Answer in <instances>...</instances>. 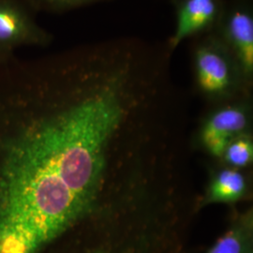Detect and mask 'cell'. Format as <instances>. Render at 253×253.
<instances>
[{
    "label": "cell",
    "mask_w": 253,
    "mask_h": 253,
    "mask_svg": "<svg viewBox=\"0 0 253 253\" xmlns=\"http://www.w3.org/2000/svg\"><path fill=\"white\" fill-rule=\"evenodd\" d=\"M213 33L234 56L249 84L253 75V0H225Z\"/></svg>",
    "instance_id": "cell-4"
},
{
    "label": "cell",
    "mask_w": 253,
    "mask_h": 253,
    "mask_svg": "<svg viewBox=\"0 0 253 253\" xmlns=\"http://www.w3.org/2000/svg\"><path fill=\"white\" fill-rule=\"evenodd\" d=\"M27 0H0V65L22 47H47L54 36L37 21Z\"/></svg>",
    "instance_id": "cell-3"
},
{
    "label": "cell",
    "mask_w": 253,
    "mask_h": 253,
    "mask_svg": "<svg viewBox=\"0 0 253 253\" xmlns=\"http://www.w3.org/2000/svg\"><path fill=\"white\" fill-rule=\"evenodd\" d=\"M223 155L231 165L244 167L253 160V145L249 139H235L227 146Z\"/></svg>",
    "instance_id": "cell-9"
},
{
    "label": "cell",
    "mask_w": 253,
    "mask_h": 253,
    "mask_svg": "<svg viewBox=\"0 0 253 253\" xmlns=\"http://www.w3.org/2000/svg\"><path fill=\"white\" fill-rule=\"evenodd\" d=\"M250 108L245 101H226L213 110L205 121L203 142L210 153L223 156L235 135L242 132L249 123Z\"/></svg>",
    "instance_id": "cell-6"
},
{
    "label": "cell",
    "mask_w": 253,
    "mask_h": 253,
    "mask_svg": "<svg viewBox=\"0 0 253 253\" xmlns=\"http://www.w3.org/2000/svg\"><path fill=\"white\" fill-rule=\"evenodd\" d=\"M172 3L175 27L166 42L174 52L184 41L214 31L225 0H172Z\"/></svg>",
    "instance_id": "cell-5"
},
{
    "label": "cell",
    "mask_w": 253,
    "mask_h": 253,
    "mask_svg": "<svg viewBox=\"0 0 253 253\" xmlns=\"http://www.w3.org/2000/svg\"><path fill=\"white\" fill-rule=\"evenodd\" d=\"M35 11L61 13L111 0H27Z\"/></svg>",
    "instance_id": "cell-8"
},
{
    "label": "cell",
    "mask_w": 253,
    "mask_h": 253,
    "mask_svg": "<svg viewBox=\"0 0 253 253\" xmlns=\"http://www.w3.org/2000/svg\"><path fill=\"white\" fill-rule=\"evenodd\" d=\"M246 190L244 176L236 170L226 169L219 172L209 190L211 202L230 203L240 199Z\"/></svg>",
    "instance_id": "cell-7"
},
{
    "label": "cell",
    "mask_w": 253,
    "mask_h": 253,
    "mask_svg": "<svg viewBox=\"0 0 253 253\" xmlns=\"http://www.w3.org/2000/svg\"><path fill=\"white\" fill-rule=\"evenodd\" d=\"M190 55L198 90L212 100H229L245 80L234 56L213 32L190 40Z\"/></svg>",
    "instance_id": "cell-2"
},
{
    "label": "cell",
    "mask_w": 253,
    "mask_h": 253,
    "mask_svg": "<svg viewBox=\"0 0 253 253\" xmlns=\"http://www.w3.org/2000/svg\"><path fill=\"white\" fill-rule=\"evenodd\" d=\"M208 253H245L243 234L237 229L229 231Z\"/></svg>",
    "instance_id": "cell-10"
},
{
    "label": "cell",
    "mask_w": 253,
    "mask_h": 253,
    "mask_svg": "<svg viewBox=\"0 0 253 253\" xmlns=\"http://www.w3.org/2000/svg\"><path fill=\"white\" fill-rule=\"evenodd\" d=\"M39 126L14 149L3 176L0 247L34 253L89 204L109 138L147 100L127 66L106 62L68 77Z\"/></svg>",
    "instance_id": "cell-1"
}]
</instances>
